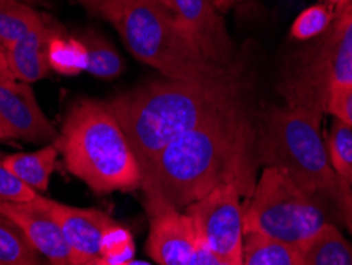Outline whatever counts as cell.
<instances>
[{
  "label": "cell",
  "mask_w": 352,
  "mask_h": 265,
  "mask_svg": "<svg viewBox=\"0 0 352 265\" xmlns=\"http://www.w3.org/2000/svg\"><path fill=\"white\" fill-rule=\"evenodd\" d=\"M258 164V132L245 100L179 135L154 158L142 181L146 210L149 216L186 210L227 184L250 199Z\"/></svg>",
  "instance_id": "1"
},
{
  "label": "cell",
  "mask_w": 352,
  "mask_h": 265,
  "mask_svg": "<svg viewBox=\"0 0 352 265\" xmlns=\"http://www.w3.org/2000/svg\"><path fill=\"white\" fill-rule=\"evenodd\" d=\"M14 80L12 75V70L8 67V61H7V53L5 50L0 46V81H10Z\"/></svg>",
  "instance_id": "28"
},
{
  "label": "cell",
  "mask_w": 352,
  "mask_h": 265,
  "mask_svg": "<svg viewBox=\"0 0 352 265\" xmlns=\"http://www.w3.org/2000/svg\"><path fill=\"white\" fill-rule=\"evenodd\" d=\"M38 197L58 222L72 253V265H81L100 256L103 233L115 222L107 213L96 209L70 206L43 195Z\"/></svg>",
  "instance_id": "11"
},
{
  "label": "cell",
  "mask_w": 352,
  "mask_h": 265,
  "mask_svg": "<svg viewBox=\"0 0 352 265\" xmlns=\"http://www.w3.org/2000/svg\"><path fill=\"white\" fill-rule=\"evenodd\" d=\"M294 253L297 265H352V243L333 222L295 246Z\"/></svg>",
  "instance_id": "15"
},
{
  "label": "cell",
  "mask_w": 352,
  "mask_h": 265,
  "mask_svg": "<svg viewBox=\"0 0 352 265\" xmlns=\"http://www.w3.org/2000/svg\"><path fill=\"white\" fill-rule=\"evenodd\" d=\"M58 143L70 173L98 194L142 188L138 160L108 102H76Z\"/></svg>",
  "instance_id": "5"
},
{
  "label": "cell",
  "mask_w": 352,
  "mask_h": 265,
  "mask_svg": "<svg viewBox=\"0 0 352 265\" xmlns=\"http://www.w3.org/2000/svg\"><path fill=\"white\" fill-rule=\"evenodd\" d=\"M241 197L236 186H221L184 210L192 220L199 240L219 257L241 254L245 248V205Z\"/></svg>",
  "instance_id": "8"
},
{
  "label": "cell",
  "mask_w": 352,
  "mask_h": 265,
  "mask_svg": "<svg viewBox=\"0 0 352 265\" xmlns=\"http://www.w3.org/2000/svg\"><path fill=\"white\" fill-rule=\"evenodd\" d=\"M50 69L62 75H78L87 69L85 45L76 37H65L62 32L53 34L48 50Z\"/></svg>",
  "instance_id": "20"
},
{
  "label": "cell",
  "mask_w": 352,
  "mask_h": 265,
  "mask_svg": "<svg viewBox=\"0 0 352 265\" xmlns=\"http://www.w3.org/2000/svg\"><path fill=\"white\" fill-rule=\"evenodd\" d=\"M335 19V13L330 5L316 3L303 10L302 13L295 18L291 35L295 40H311L318 39L332 25Z\"/></svg>",
  "instance_id": "23"
},
{
  "label": "cell",
  "mask_w": 352,
  "mask_h": 265,
  "mask_svg": "<svg viewBox=\"0 0 352 265\" xmlns=\"http://www.w3.org/2000/svg\"><path fill=\"white\" fill-rule=\"evenodd\" d=\"M81 265H110V264H108V262L105 261V259H103L102 256H98V257L91 259V261H87V262L81 264Z\"/></svg>",
  "instance_id": "32"
},
{
  "label": "cell",
  "mask_w": 352,
  "mask_h": 265,
  "mask_svg": "<svg viewBox=\"0 0 352 265\" xmlns=\"http://www.w3.org/2000/svg\"><path fill=\"white\" fill-rule=\"evenodd\" d=\"M19 2H24V3H29V5H35V3H41L43 0H19Z\"/></svg>",
  "instance_id": "35"
},
{
  "label": "cell",
  "mask_w": 352,
  "mask_h": 265,
  "mask_svg": "<svg viewBox=\"0 0 352 265\" xmlns=\"http://www.w3.org/2000/svg\"><path fill=\"white\" fill-rule=\"evenodd\" d=\"M168 8L206 59L221 67L234 65L235 45L213 0H168Z\"/></svg>",
  "instance_id": "9"
},
{
  "label": "cell",
  "mask_w": 352,
  "mask_h": 265,
  "mask_svg": "<svg viewBox=\"0 0 352 265\" xmlns=\"http://www.w3.org/2000/svg\"><path fill=\"white\" fill-rule=\"evenodd\" d=\"M245 265H297L294 248L256 235H245Z\"/></svg>",
  "instance_id": "22"
},
{
  "label": "cell",
  "mask_w": 352,
  "mask_h": 265,
  "mask_svg": "<svg viewBox=\"0 0 352 265\" xmlns=\"http://www.w3.org/2000/svg\"><path fill=\"white\" fill-rule=\"evenodd\" d=\"M149 224L146 251L159 265H192L199 237L184 211L154 213Z\"/></svg>",
  "instance_id": "13"
},
{
  "label": "cell",
  "mask_w": 352,
  "mask_h": 265,
  "mask_svg": "<svg viewBox=\"0 0 352 265\" xmlns=\"http://www.w3.org/2000/svg\"><path fill=\"white\" fill-rule=\"evenodd\" d=\"M320 121L322 114L302 108L270 112L258 132V158L265 165L286 171L308 194L329 199L352 232V188L330 164Z\"/></svg>",
  "instance_id": "4"
},
{
  "label": "cell",
  "mask_w": 352,
  "mask_h": 265,
  "mask_svg": "<svg viewBox=\"0 0 352 265\" xmlns=\"http://www.w3.org/2000/svg\"><path fill=\"white\" fill-rule=\"evenodd\" d=\"M330 222L318 197L295 183L286 171L265 165L245 205V235L295 248Z\"/></svg>",
  "instance_id": "6"
},
{
  "label": "cell",
  "mask_w": 352,
  "mask_h": 265,
  "mask_svg": "<svg viewBox=\"0 0 352 265\" xmlns=\"http://www.w3.org/2000/svg\"><path fill=\"white\" fill-rule=\"evenodd\" d=\"M324 113L332 114L336 121L352 127V85L340 86L330 91Z\"/></svg>",
  "instance_id": "26"
},
{
  "label": "cell",
  "mask_w": 352,
  "mask_h": 265,
  "mask_svg": "<svg viewBox=\"0 0 352 265\" xmlns=\"http://www.w3.org/2000/svg\"><path fill=\"white\" fill-rule=\"evenodd\" d=\"M0 265H3V264H0Z\"/></svg>",
  "instance_id": "39"
},
{
  "label": "cell",
  "mask_w": 352,
  "mask_h": 265,
  "mask_svg": "<svg viewBox=\"0 0 352 265\" xmlns=\"http://www.w3.org/2000/svg\"><path fill=\"white\" fill-rule=\"evenodd\" d=\"M122 265H151V264H148V262H144V261H135V259H132V261H129V262L122 264Z\"/></svg>",
  "instance_id": "34"
},
{
  "label": "cell",
  "mask_w": 352,
  "mask_h": 265,
  "mask_svg": "<svg viewBox=\"0 0 352 265\" xmlns=\"http://www.w3.org/2000/svg\"><path fill=\"white\" fill-rule=\"evenodd\" d=\"M54 32L53 25L43 21L5 51L14 80L30 85L46 76L50 70V40Z\"/></svg>",
  "instance_id": "14"
},
{
  "label": "cell",
  "mask_w": 352,
  "mask_h": 265,
  "mask_svg": "<svg viewBox=\"0 0 352 265\" xmlns=\"http://www.w3.org/2000/svg\"><path fill=\"white\" fill-rule=\"evenodd\" d=\"M100 256L110 265H122L135 256V243L132 233L118 222L107 229L102 238Z\"/></svg>",
  "instance_id": "24"
},
{
  "label": "cell",
  "mask_w": 352,
  "mask_h": 265,
  "mask_svg": "<svg viewBox=\"0 0 352 265\" xmlns=\"http://www.w3.org/2000/svg\"><path fill=\"white\" fill-rule=\"evenodd\" d=\"M325 145L335 173L352 188V127L335 119Z\"/></svg>",
  "instance_id": "21"
},
{
  "label": "cell",
  "mask_w": 352,
  "mask_h": 265,
  "mask_svg": "<svg viewBox=\"0 0 352 265\" xmlns=\"http://www.w3.org/2000/svg\"><path fill=\"white\" fill-rule=\"evenodd\" d=\"M78 39L87 53V69L91 75L103 80H111L124 72V62L110 41L94 29L82 30Z\"/></svg>",
  "instance_id": "17"
},
{
  "label": "cell",
  "mask_w": 352,
  "mask_h": 265,
  "mask_svg": "<svg viewBox=\"0 0 352 265\" xmlns=\"http://www.w3.org/2000/svg\"><path fill=\"white\" fill-rule=\"evenodd\" d=\"M43 21L32 5L19 0H0V46L7 51Z\"/></svg>",
  "instance_id": "18"
},
{
  "label": "cell",
  "mask_w": 352,
  "mask_h": 265,
  "mask_svg": "<svg viewBox=\"0 0 352 265\" xmlns=\"http://www.w3.org/2000/svg\"><path fill=\"white\" fill-rule=\"evenodd\" d=\"M59 151V143L56 142L34 153L7 156L2 160V164L16 176L21 183H24L28 188L38 194V192L48 189L50 178L54 171Z\"/></svg>",
  "instance_id": "16"
},
{
  "label": "cell",
  "mask_w": 352,
  "mask_h": 265,
  "mask_svg": "<svg viewBox=\"0 0 352 265\" xmlns=\"http://www.w3.org/2000/svg\"><path fill=\"white\" fill-rule=\"evenodd\" d=\"M41 254L30 245L23 231L0 215V264L3 265H41Z\"/></svg>",
  "instance_id": "19"
},
{
  "label": "cell",
  "mask_w": 352,
  "mask_h": 265,
  "mask_svg": "<svg viewBox=\"0 0 352 265\" xmlns=\"http://www.w3.org/2000/svg\"><path fill=\"white\" fill-rule=\"evenodd\" d=\"M327 2H329L330 7H333V8H336V12H340V10L344 7L348 0H327Z\"/></svg>",
  "instance_id": "31"
},
{
  "label": "cell",
  "mask_w": 352,
  "mask_h": 265,
  "mask_svg": "<svg viewBox=\"0 0 352 265\" xmlns=\"http://www.w3.org/2000/svg\"><path fill=\"white\" fill-rule=\"evenodd\" d=\"M115 25L127 50L168 80L211 81L240 72L221 67L195 48L162 0H80Z\"/></svg>",
  "instance_id": "3"
},
{
  "label": "cell",
  "mask_w": 352,
  "mask_h": 265,
  "mask_svg": "<svg viewBox=\"0 0 352 265\" xmlns=\"http://www.w3.org/2000/svg\"><path fill=\"white\" fill-rule=\"evenodd\" d=\"M162 3L165 5V7H167L168 8V0H162ZM170 10V8H168Z\"/></svg>",
  "instance_id": "37"
},
{
  "label": "cell",
  "mask_w": 352,
  "mask_h": 265,
  "mask_svg": "<svg viewBox=\"0 0 352 265\" xmlns=\"http://www.w3.org/2000/svg\"><path fill=\"white\" fill-rule=\"evenodd\" d=\"M0 127L5 138L53 142L58 132L45 116L28 83L0 81Z\"/></svg>",
  "instance_id": "10"
},
{
  "label": "cell",
  "mask_w": 352,
  "mask_h": 265,
  "mask_svg": "<svg viewBox=\"0 0 352 265\" xmlns=\"http://www.w3.org/2000/svg\"><path fill=\"white\" fill-rule=\"evenodd\" d=\"M243 0H213L214 7L219 13H226L235 7L236 3H241Z\"/></svg>",
  "instance_id": "29"
},
{
  "label": "cell",
  "mask_w": 352,
  "mask_h": 265,
  "mask_svg": "<svg viewBox=\"0 0 352 265\" xmlns=\"http://www.w3.org/2000/svg\"><path fill=\"white\" fill-rule=\"evenodd\" d=\"M38 195L30 202H0V215L13 221L46 261L72 265V253L65 238Z\"/></svg>",
  "instance_id": "12"
},
{
  "label": "cell",
  "mask_w": 352,
  "mask_h": 265,
  "mask_svg": "<svg viewBox=\"0 0 352 265\" xmlns=\"http://www.w3.org/2000/svg\"><path fill=\"white\" fill-rule=\"evenodd\" d=\"M336 13H352V0H348L344 7L341 8L340 12H336Z\"/></svg>",
  "instance_id": "33"
},
{
  "label": "cell",
  "mask_w": 352,
  "mask_h": 265,
  "mask_svg": "<svg viewBox=\"0 0 352 265\" xmlns=\"http://www.w3.org/2000/svg\"><path fill=\"white\" fill-rule=\"evenodd\" d=\"M217 265H245L243 253L241 254H234V256L219 257V262H217Z\"/></svg>",
  "instance_id": "30"
},
{
  "label": "cell",
  "mask_w": 352,
  "mask_h": 265,
  "mask_svg": "<svg viewBox=\"0 0 352 265\" xmlns=\"http://www.w3.org/2000/svg\"><path fill=\"white\" fill-rule=\"evenodd\" d=\"M352 85V13H336L316 45L297 57L283 78L286 107L324 114L335 87Z\"/></svg>",
  "instance_id": "7"
},
{
  "label": "cell",
  "mask_w": 352,
  "mask_h": 265,
  "mask_svg": "<svg viewBox=\"0 0 352 265\" xmlns=\"http://www.w3.org/2000/svg\"><path fill=\"white\" fill-rule=\"evenodd\" d=\"M37 195L0 162V202H30Z\"/></svg>",
  "instance_id": "25"
},
{
  "label": "cell",
  "mask_w": 352,
  "mask_h": 265,
  "mask_svg": "<svg viewBox=\"0 0 352 265\" xmlns=\"http://www.w3.org/2000/svg\"><path fill=\"white\" fill-rule=\"evenodd\" d=\"M0 140H5V135H3V131H2V127H0Z\"/></svg>",
  "instance_id": "36"
},
{
  "label": "cell",
  "mask_w": 352,
  "mask_h": 265,
  "mask_svg": "<svg viewBox=\"0 0 352 265\" xmlns=\"http://www.w3.org/2000/svg\"><path fill=\"white\" fill-rule=\"evenodd\" d=\"M246 100L241 72L211 81H151L108 102L142 176L170 142Z\"/></svg>",
  "instance_id": "2"
},
{
  "label": "cell",
  "mask_w": 352,
  "mask_h": 265,
  "mask_svg": "<svg viewBox=\"0 0 352 265\" xmlns=\"http://www.w3.org/2000/svg\"><path fill=\"white\" fill-rule=\"evenodd\" d=\"M41 265H56V264H53V262H50V261H46V262H43Z\"/></svg>",
  "instance_id": "38"
},
{
  "label": "cell",
  "mask_w": 352,
  "mask_h": 265,
  "mask_svg": "<svg viewBox=\"0 0 352 265\" xmlns=\"http://www.w3.org/2000/svg\"><path fill=\"white\" fill-rule=\"evenodd\" d=\"M219 262V256L211 249L206 243L199 240V245H197L194 261L192 265H217Z\"/></svg>",
  "instance_id": "27"
}]
</instances>
